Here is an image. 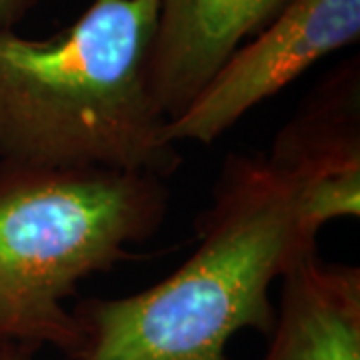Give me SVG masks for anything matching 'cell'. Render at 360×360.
Returning <instances> with one entry per match:
<instances>
[{"label": "cell", "instance_id": "cell-1", "mask_svg": "<svg viewBox=\"0 0 360 360\" xmlns=\"http://www.w3.org/2000/svg\"><path fill=\"white\" fill-rule=\"evenodd\" d=\"M196 232L193 257L160 283L75 304L84 330L75 360H229L238 330L270 335V286L316 250L292 184L264 155H231Z\"/></svg>", "mask_w": 360, "mask_h": 360}, {"label": "cell", "instance_id": "cell-2", "mask_svg": "<svg viewBox=\"0 0 360 360\" xmlns=\"http://www.w3.org/2000/svg\"><path fill=\"white\" fill-rule=\"evenodd\" d=\"M160 0H94L65 32H0V162L167 180L182 165L150 89Z\"/></svg>", "mask_w": 360, "mask_h": 360}, {"label": "cell", "instance_id": "cell-3", "mask_svg": "<svg viewBox=\"0 0 360 360\" xmlns=\"http://www.w3.org/2000/svg\"><path fill=\"white\" fill-rule=\"evenodd\" d=\"M167 208L158 176L0 162V340L77 359L84 330L66 300L84 278L130 258Z\"/></svg>", "mask_w": 360, "mask_h": 360}, {"label": "cell", "instance_id": "cell-4", "mask_svg": "<svg viewBox=\"0 0 360 360\" xmlns=\"http://www.w3.org/2000/svg\"><path fill=\"white\" fill-rule=\"evenodd\" d=\"M359 37L360 0H290L168 120L167 136L174 144H214L255 106Z\"/></svg>", "mask_w": 360, "mask_h": 360}, {"label": "cell", "instance_id": "cell-5", "mask_svg": "<svg viewBox=\"0 0 360 360\" xmlns=\"http://www.w3.org/2000/svg\"><path fill=\"white\" fill-rule=\"evenodd\" d=\"M266 160L292 184L309 234L360 214L359 77L322 86L276 134Z\"/></svg>", "mask_w": 360, "mask_h": 360}, {"label": "cell", "instance_id": "cell-6", "mask_svg": "<svg viewBox=\"0 0 360 360\" xmlns=\"http://www.w3.org/2000/svg\"><path fill=\"white\" fill-rule=\"evenodd\" d=\"M290 0H160L150 89L172 120Z\"/></svg>", "mask_w": 360, "mask_h": 360}, {"label": "cell", "instance_id": "cell-7", "mask_svg": "<svg viewBox=\"0 0 360 360\" xmlns=\"http://www.w3.org/2000/svg\"><path fill=\"white\" fill-rule=\"evenodd\" d=\"M262 360H360V269L319 250L281 276V300Z\"/></svg>", "mask_w": 360, "mask_h": 360}, {"label": "cell", "instance_id": "cell-8", "mask_svg": "<svg viewBox=\"0 0 360 360\" xmlns=\"http://www.w3.org/2000/svg\"><path fill=\"white\" fill-rule=\"evenodd\" d=\"M30 0H0V32L13 30L16 18L25 13Z\"/></svg>", "mask_w": 360, "mask_h": 360}, {"label": "cell", "instance_id": "cell-9", "mask_svg": "<svg viewBox=\"0 0 360 360\" xmlns=\"http://www.w3.org/2000/svg\"><path fill=\"white\" fill-rule=\"evenodd\" d=\"M0 360H32V350L0 340Z\"/></svg>", "mask_w": 360, "mask_h": 360}]
</instances>
